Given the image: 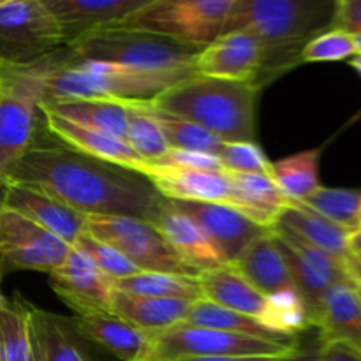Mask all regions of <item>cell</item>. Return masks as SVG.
<instances>
[{
    "mask_svg": "<svg viewBox=\"0 0 361 361\" xmlns=\"http://www.w3.org/2000/svg\"><path fill=\"white\" fill-rule=\"evenodd\" d=\"M2 180L51 194L83 215H113L154 222L162 196L141 173L90 157L56 140L39 122L32 143Z\"/></svg>",
    "mask_w": 361,
    "mask_h": 361,
    "instance_id": "obj_1",
    "label": "cell"
},
{
    "mask_svg": "<svg viewBox=\"0 0 361 361\" xmlns=\"http://www.w3.org/2000/svg\"><path fill=\"white\" fill-rule=\"evenodd\" d=\"M335 0H233L222 34L243 32L259 42L263 51L261 88L281 73L300 66L307 42L331 30Z\"/></svg>",
    "mask_w": 361,
    "mask_h": 361,
    "instance_id": "obj_2",
    "label": "cell"
},
{
    "mask_svg": "<svg viewBox=\"0 0 361 361\" xmlns=\"http://www.w3.org/2000/svg\"><path fill=\"white\" fill-rule=\"evenodd\" d=\"M261 90L254 81L215 80L194 74L148 104L196 123L224 143H254Z\"/></svg>",
    "mask_w": 361,
    "mask_h": 361,
    "instance_id": "obj_3",
    "label": "cell"
},
{
    "mask_svg": "<svg viewBox=\"0 0 361 361\" xmlns=\"http://www.w3.org/2000/svg\"><path fill=\"white\" fill-rule=\"evenodd\" d=\"M203 48L204 46L182 44L147 32L113 27L71 42L60 49V60L63 67L83 62L115 63L147 73L190 78L196 74V59Z\"/></svg>",
    "mask_w": 361,
    "mask_h": 361,
    "instance_id": "obj_4",
    "label": "cell"
},
{
    "mask_svg": "<svg viewBox=\"0 0 361 361\" xmlns=\"http://www.w3.org/2000/svg\"><path fill=\"white\" fill-rule=\"evenodd\" d=\"M62 66L60 49L30 66L0 63V173L23 155L41 122V101L53 71Z\"/></svg>",
    "mask_w": 361,
    "mask_h": 361,
    "instance_id": "obj_5",
    "label": "cell"
},
{
    "mask_svg": "<svg viewBox=\"0 0 361 361\" xmlns=\"http://www.w3.org/2000/svg\"><path fill=\"white\" fill-rule=\"evenodd\" d=\"M182 80H185V76L147 73L115 63L83 62L56 67L48 78L44 99L150 102Z\"/></svg>",
    "mask_w": 361,
    "mask_h": 361,
    "instance_id": "obj_6",
    "label": "cell"
},
{
    "mask_svg": "<svg viewBox=\"0 0 361 361\" xmlns=\"http://www.w3.org/2000/svg\"><path fill=\"white\" fill-rule=\"evenodd\" d=\"M233 0H148L118 27L190 46H208L222 34Z\"/></svg>",
    "mask_w": 361,
    "mask_h": 361,
    "instance_id": "obj_7",
    "label": "cell"
},
{
    "mask_svg": "<svg viewBox=\"0 0 361 361\" xmlns=\"http://www.w3.org/2000/svg\"><path fill=\"white\" fill-rule=\"evenodd\" d=\"M62 48V30L42 0H4L0 6V63L30 66Z\"/></svg>",
    "mask_w": 361,
    "mask_h": 361,
    "instance_id": "obj_8",
    "label": "cell"
},
{
    "mask_svg": "<svg viewBox=\"0 0 361 361\" xmlns=\"http://www.w3.org/2000/svg\"><path fill=\"white\" fill-rule=\"evenodd\" d=\"M85 231L115 247L140 271L200 277L176 256L152 222L133 217L88 215Z\"/></svg>",
    "mask_w": 361,
    "mask_h": 361,
    "instance_id": "obj_9",
    "label": "cell"
},
{
    "mask_svg": "<svg viewBox=\"0 0 361 361\" xmlns=\"http://www.w3.org/2000/svg\"><path fill=\"white\" fill-rule=\"evenodd\" d=\"M152 360L180 356H289L300 348L295 342H275L229 331L178 323L152 335Z\"/></svg>",
    "mask_w": 361,
    "mask_h": 361,
    "instance_id": "obj_10",
    "label": "cell"
},
{
    "mask_svg": "<svg viewBox=\"0 0 361 361\" xmlns=\"http://www.w3.org/2000/svg\"><path fill=\"white\" fill-rule=\"evenodd\" d=\"M73 247L0 203V277L9 271L51 274L62 267Z\"/></svg>",
    "mask_w": 361,
    "mask_h": 361,
    "instance_id": "obj_11",
    "label": "cell"
},
{
    "mask_svg": "<svg viewBox=\"0 0 361 361\" xmlns=\"http://www.w3.org/2000/svg\"><path fill=\"white\" fill-rule=\"evenodd\" d=\"M274 235L288 261L293 282L305 300L314 321V312L328 289L342 282H353L345 270V261L309 245L279 226H274Z\"/></svg>",
    "mask_w": 361,
    "mask_h": 361,
    "instance_id": "obj_12",
    "label": "cell"
},
{
    "mask_svg": "<svg viewBox=\"0 0 361 361\" xmlns=\"http://www.w3.org/2000/svg\"><path fill=\"white\" fill-rule=\"evenodd\" d=\"M49 286L74 316L87 312H111L115 281L102 274L94 261L73 247L62 267L49 274Z\"/></svg>",
    "mask_w": 361,
    "mask_h": 361,
    "instance_id": "obj_13",
    "label": "cell"
},
{
    "mask_svg": "<svg viewBox=\"0 0 361 361\" xmlns=\"http://www.w3.org/2000/svg\"><path fill=\"white\" fill-rule=\"evenodd\" d=\"M0 203L9 210L23 215L25 219L51 235L59 236L67 245L74 247L87 228V215L73 210L51 194L27 185V183L2 180L0 182Z\"/></svg>",
    "mask_w": 361,
    "mask_h": 361,
    "instance_id": "obj_14",
    "label": "cell"
},
{
    "mask_svg": "<svg viewBox=\"0 0 361 361\" xmlns=\"http://www.w3.org/2000/svg\"><path fill=\"white\" fill-rule=\"evenodd\" d=\"M171 203L200 224V228L207 233L208 238L222 254L226 264L235 263L250 243L274 229L259 226L252 219L226 204L187 203V201H171Z\"/></svg>",
    "mask_w": 361,
    "mask_h": 361,
    "instance_id": "obj_15",
    "label": "cell"
},
{
    "mask_svg": "<svg viewBox=\"0 0 361 361\" xmlns=\"http://www.w3.org/2000/svg\"><path fill=\"white\" fill-rule=\"evenodd\" d=\"M140 173L164 200L233 207L231 182L226 169L200 171V169H180L145 162Z\"/></svg>",
    "mask_w": 361,
    "mask_h": 361,
    "instance_id": "obj_16",
    "label": "cell"
},
{
    "mask_svg": "<svg viewBox=\"0 0 361 361\" xmlns=\"http://www.w3.org/2000/svg\"><path fill=\"white\" fill-rule=\"evenodd\" d=\"M59 23L63 48L94 32L118 27L148 0H42Z\"/></svg>",
    "mask_w": 361,
    "mask_h": 361,
    "instance_id": "obj_17",
    "label": "cell"
},
{
    "mask_svg": "<svg viewBox=\"0 0 361 361\" xmlns=\"http://www.w3.org/2000/svg\"><path fill=\"white\" fill-rule=\"evenodd\" d=\"M152 224L164 236L176 256L197 275L226 264L222 254L200 224L173 207L169 200L162 197Z\"/></svg>",
    "mask_w": 361,
    "mask_h": 361,
    "instance_id": "obj_18",
    "label": "cell"
},
{
    "mask_svg": "<svg viewBox=\"0 0 361 361\" xmlns=\"http://www.w3.org/2000/svg\"><path fill=\"white\" fill-rule=\"evenodd\" d=\"M263 51L252 35L235 32L219 35L196 59V74L228 81H256Z\"/></svg>",
    "mask_w": 361,
    "mask_h": 361,
    "instance_id": "obj_19",
    "label": "cell"
},
{
    "mask_svg": "<svg viewBox=\"0 0 361 361\" xmlns=\"http://www.w3.org/2000/svg\"><path fill=\"white\" fill-rule=\"evenodd\" d=\"M78 335L95 342L122 361H150L152 335L127 323L109 310L73 317Z\"/></svg>",
    "mask_w": 361,
    "mask_h": 361,
    "instance_id": "obj_20",
    "label": "cell"
},
{
    "mask_svg": "<svg viewBox=\"0 0 361 361\" xmlns=\"http://www.w3.org/2000/svg\"><path fill=\"white\" fill-rule=\"evenodd\" d=\"M321 344L341 342L361 353V300L356 284L342 282L326 291L314 312Z\"/></svg>",
    "mask_w": 361,
    "mask_h": 361,
    "instance_id": "obj_21",
    "label": "cell"
},
{
    "mask_svg": "<svg viewBox=\"0 0 361 361\" xmlns=\"http://www.w3.org/2000/svg\"><path fill=\"white\" fill-rule=\"evenodd\" d=\"M41 115L42 123H44L49 134H53L56 140L69 145L71 148L81 152V154L101 159V161L109 162V164L133 169V171L137 173L141 171V168L147 162L126 141L118 140V137L88 129V127L78 126V123L69 122V120L62 118V116L55 115V113L42 111L41 109Z\"/></svg>",
    "mask_w": 361,
    "mask_h": 361,
    "instance_id": "obj_22",
    "label": "cell"
},
{
    "mask_svg": "<svg viewBox=\"0 0 361 361\" xmlns=\"http://www.w3.org/2000/svg\"><path fill=\"white\" fill-rule=\"evenodd\" d=\"M197 279L204 300L243 316L254 317L267 326L270 298L261 295L250 282H247L233 264H222L214 270L203 271Z\"/></svg>",
    "mask_w": 361,
    "mask_h": 361,
    "instance_id": "obj_23",
    "label": "cell"
},
{
    "mask_svg": "<svg viewBox=\"0 0 361 361\" xmlns=\"http://www.w3.org/2000/svg\"><path fill=\"white\" fill-rule=\"evenodd\" d=\"M233 267L264 296H274L288 289H296L288 261L279 247L274 229L250 243L245 252L233 263Z\"/></svg>",
    "mask_w": 361,
    "mask_h": 361,
    "instance_id": "obj_24",
    "label": "cell"
},
{
    "mask_svg": "<svg viewBox=\"0 0 361 361\" xmlns=\"http://www.w3.org/2000/svg\"><path fill=\"white\" fill-rule=\"evenodd\" d=\"M275 226L286 229L296 238L303 240L309 245L316 247V249L323 250V252L330 254L337 259H348V238L351 231L328 221L323 215L310 210L300 201H291L289 207H286L281 212Z\"/></svg>",
    "mask_w": 361,
    "mask_h": 361,
    "instance_id": "obj_25",
    "label": "cell"
},
{
    "mask_svg": "<svg viewBox=\"0 0 361 361\" xmlns=\"http://www.w3.org/2000/svg\"><path fill=\"white\" fill-rule=\"evenodd\" d=\"M233 190V207L264 228H274L279 215L291 200L282 194L270 176L228 171Z\"/></svg>",
    "mask_w": 361,
    "mask_h": 361,
    "instance_id": "obj_26",
    "label": "cell"
},
{
    "mask_svg": "<svg viewBox=\"0 0 361 361\" xmlns=\"http://www.w3.org/2000/svg\"><path fill=\"white\" fill-rule=\"evenodd\" d=\"M42 111L113 137L127 140V111L122 102L106 99H42ZM127 143V141H126Z\"/></svg>",
    "mask_w": 361,
    "mask_h": 361,
    "instance_id": "obj_27",
    "label": "cell"
},
{
    "mask_svg": "<svg viewBox=\"0 0 361 361\" xmlns=\"http://www.w3.org/2000/svg\"><path fill=\"white\" fill-rule=\"evenodd\" d=\"M30 321L32 341L41 361H88L78 342L73 319L42 310L25 300Z\"/></svg>",
    "mask_w": 361,
    "mask_h": 361,
    "instance_id": "obj_28",
    "label": "cell"
},
{
    "mask_svg": "<svg viewBox=\"0 0 361 361\" xmlns=\"http://www.w3.org/2000/svg\"><path fill=\"white\" fill-rule=\"evenodd\" d=\"M194 302L175 298H150L116 291L111 300V312L147 334L155 335L182 323Z\"/></svg>",
    "mask_w": 361,
    "mask_h": 361,
    "instance_id": "obj_29",
    "label": "cell"
},
{
    "mask_svg": "<svg viewBox=\"0 0 361 361\" xmlns=\"http://www.w3.org/2000/svg\"><path fill=\"white\" fill-rule=\"evenodd\" d=\"M182 323L190 324V326H197V328H210V330H221V331H229V334L247 335V337L264 338V341H275V342L296 341V338H286L282 337V335L275 334V331H271L270 328L264 326L261 321L254 319V317L243 316V314L235 312V310L219 307L204 298L197 300V302H194L192 305H190V309L187 310Z\"/></svg>",
    "mask_w": 361,
    "mask_h": 361,
    "instance_id": "obj_30",
    "label": "cell"
},
{
    "mask_svg": "<svg viewBox=\"0 0 361 361\" xmlns=\"http://www.w3.org/2000/svg\"><path fill=\"white\" fill-rule=\"evenodd\" d=\"M319 155V148H314L271 162L270 178L288 200L303 201L321 185Z\"/></svg>",
    "mask_w": 361,
    "mask_h": 361,
    "instance_id": "obj_31",
    "label": "cell"
},
{
    "mask_svg": "<svg viewBox=\"0 0 361 361\" xmlns=\"http://www.w3.org/2000/svg\"><path fill=\"white\" fill-rule=\"evenodd\" d=\"M116 291L150 298H175L197 302L203 298L200 279L192 275L157 274V271H140L127 279L115 281Z\"/></svg>",
    "mask_w": 361,
    "mask_h": 361,
    "instance_id": "obj_32",
    "label": "cell"
},
{
    "mask_svg": "<svg viewBox=\"0 0 361 361\" xmlns=\"http://www.w3.org/2000/svg\"><path fill=\"white\" fill-rule=\"evenodd\" d=\"M147 108L150 115L157 120L159 127H161L162 134L166 137V143L169 148L175 150H189V152H201V154L208 155H219L224 150L226 143L219 140L217 136L210 134L208 130L201 129L196 123L189 122L185 118L171 115V113L161 111V109L152 108L147 102Z\"/></svg>",
    "mask_w": 361,
    "mask_h": 361,
    "instance_id": "obj_33",
    "label": "cell"
},
{
    "mask_svg": "<svg viewBox=\"0 0 361 361\" xmlns=\"http://www.w3.org/2000/svg\"><path fill=\"white\" fill-rule=\"evenodd\" d=\"M0 361H32V331L20 295L0 310Z\"/></svg>",
    "mask_w": 361,
    "mask_h": 361,
    "instance_id": "obj_34",
    "label": "cell"
},
{
    "mask_svg": "<svg viewBox=\"0 0 361 361\" xmlns=\"http://www.w3.org/2000/svg\"><path fill=\"white\" fill-rule=\"evenodd\" d=\"M127 111V145L143 161L154 162L169 150L157 120L150 115L147 102H122Z\"/></svg>",
    "mask_w": 361,
    "mask_h": 361,
    "instance_id": "obj_35",
    "label": "cell"
},
{
    "mask_svg": "<svg viewBox=\"0 0 361 361\" xmlns=\"http://www.w3.org/2000/svg\"><path fill=\"white\" fill-rule=\"evenodd\" d=\"M300 203L348 231H355L361 226V190L358 189H330V187L319 185Z\"/></svg>",
    "mask_w": 361,
    "mask_h": 361,
    "instance_id": "obj_36",
    "label": "cell"
},
{
    "mask_svg": "<svg viewBox=\"0 0 361 361\" xmlns=\"http://www.w3.org/2000/svg\"><path fill=\"white\" fill-rule=\"evenodd\" d=\"M74 247L83 250V252L94 261L95 267H97L102 274L108 275L109 279H113V281H120V279H127L130 277V275L140 274V270H137L123 254H120L115 247L94 238V236L88 235L87 231L78 238Z\"/></svg>",
    "mask_w": 361,
    "mask_h": 361,
    "instance_id": "obj_37",
    "label": "cell"
},
{
    "mask_svg": "<svg viewBox=\"0 0 361 361\" xmlns=\"http://www.w3.org/2000/svg\"><path fill=\"white\" fill-rule=\"evenodd\" d=\"M355 55V37L351 34L331 28V30L323 32V34L314 37L310 42H307L305 48L302 49L300 60H302V63L341 62V60L353 59Z\"/></svg>",
    "mask_w": 361,
    "mask_h": 361,
    "instance_id": "obj_38",
    "label": "cell"
},
{
    "mask_svg": "<svg viewBox=\"0 0 361 361\" xmlns=\"http://www.w3.org/2000/svg\"><path fill=\"white\" fill-rule=\"evenodd\" d=\"M219 159L226 171L270 176L271 162L257 143H226Z\"/></svg>",
    "mask_w": 361,
    "mask_h": 361,
    "instance_id": "obj_39",
    "label": "cell"
},
{
    "mask_svg": "<svg viewBox=\"0 0 361 361\" xmlns=\"http://www.w3.org/2000/svg\"><path fill=\"white\" fill-rule=\"evenodd\" d=\"M152 164L180 169H200V171H221V169H224L221 159L215 157V155L201 154V152L175 150V148H169L161 159L154 161Z\"/></svg>",
    "mask_w": 361,
    "mask_h": 361,
    "instance_id": "obj_40",
    "label": "cell"
},
{
    "mask_svg": "<svg viewBox=\"0 0 361 361\" xmlns=\"http://www.w3.org/2000/svg\"><path fill=\"white\" fill-rule=\"evenodd\" d=\"M331 28L361 35V0H335Z\"/></svg>",
    "mask_w": 361,
    "mask_h": 361,
    "instance_id": "obj_41",
    "label": "cell"
},
{
    "mask_svg": "<svg viewBox=\"0 0 361 361\" xmlns=\"http://www.w3.org/2000/svg\"><path fill=\"white\" fill-rule=\"evenodd\" d=\"M317 361H361V353L341 342L321 344V355Z\"/></svg>",
    "mask_w": 361,
    "mask_h": 361,
    "instance_id": "obj_42",
    "label": "cell"
},
{
    "mask_svg": "<svg viewBox=\"0 0 361 361\" xmlns=\"http://www.w3.org/2000/svg\"><path fill=\"white\" fill-rule=\"evenodd\" d=\"M286 356H180L164 361H282Z\"/></svg>",
    "mask_w": 361,
    "mask_h": 361,
    "instance_id": "obj_43",
    "label": "cell"
},
{
    "mask_svg": "<svg viewBox=\"0 0 361 361\" xmlns=\"http://www.w3.org/2000/svg\"><path fill=\"white\" fill-rule=\"evenodd\" d=\"M321 355V344L317 348H309V349H302L298 348L295 353H291L289 356H286L282 361H317Z\"/></svg>",
    "mask_w": 361,
    "mask_h": 361,
    "instance_id": "obj_44",
    "label": "cell"
},
{
    "mask_svg": "<svg viewBox=\"0 0 361 361\" xmlns=\"http://www.w3.org/2000/svg\"><path fill=\"white\" fill-rule=\"evenodd\" d=\"M345 270L355 284H361V254H349L345 259Z\"/></svg>",
    "mask_w": 361,
    "mask_h": 361,
    "instance_id": "obj_45",
    "label": "cell"
},
{
    "mask_svg": "<svg viewBox=\"0 0 361 361\" xmlns=\"http://www.w3.org/2000/svg\"><path fill=\"white\" fill-rule=\"evenodd\" d=\"M348 249H349V254H361V226L360 228H356L355 231L349 233Z\"/></svg>",
    "mask_w": 361,
    "mask_h": 361,
    "instance_id": "obj_46",
    "label": "cell"
},
{
    "mask_svg": "<svg viewBox=\"0 0 361 361\" xmlns=\"http://www.w3.org/2000/svg\"><path fill=\"white\" fill-rule=\"evenodd\" d=\"M349 66H351L361 78V55H355L353 59H349Z\"/></svg>",
    "mask_w": 361,
    "mask_h": 361,
    "instance_id": "obj_47",
    "label": "cell"
},
{
    "mask_svg": "<svg viewBox=\"0 0 361 361\" xmlns=\"http://www.w3.org/2000/svg\"><path fill=\"white\" fill-rule=\"evenodd\" d=\"M355 37V46H356V55H361V35H353Z\"/></svg>",
    "mask_w": 361,
    "mask_h": 361,
    "instance_id": "obj_48",
    "label": "cell"
},
{
    "mask_svg": "<svg viewBox=\"0 0 361 361\" xmlns=\"http://www.w3.org/2000/svg\"><path fill=\"white\" fill-rule=\"evenodd\" d=\"M30 331H32V330H30ZM32 361H41V356H39L37 349H35L34 341H32Z\"/></svg>",
    "mask_w": 361,
    "mask_h": 361,
    "instance_id": "obj_49",
    "label": "cell"
},
{
    "mask_svg": "<svg viewBox=\"0 0 361 361\" xmlns=\"http://www.w3.org/2000/svg\"><path fill=\"white\" fill-rule=\"evenodd\" d=\"M0 282H2V277H0ZM6 303H7V300L4 298V295H2V289H0V310H2L4 307H6Z\"/></svg>",
    "mask_w": 361,
    "mask_h": 361,
    "instance_id": "obj_50",
    "label": "cell"
},
{
    "mask_svg": "<svg viewBox=\"0 0 361 361\" xmlns=\"http://www.w3.org/2000/svg\"><path fill=\"white\" fill-rule=\"evenodd\" d=\"M356 291H358V296H360V300H361V284H356Z\"/></svg>",
    "mask_w": 361,
    "mask_h": 361,
    "instance_id": "obj_51",
    "label": "cell"
},
{
    "mask_svg": "<svg viewBox=\"0 0 361 361\" xmlns=\"http://www.w3.org/2000/svg\"><path fill=\"white\" fill-rule=\"evenodd\" d=\"M360 224H361V207H360Z\"/></svg>",
    "mask_w": 361,
    "mask_h": 361,
    "instance_id": "obj_52",
    "label": "cell"
},
{
    "mask_svg": "<svg viewBox=\"0 0 361 361\" xmlns=\"http://www.w3.org/2000/svg\"><path fill=\"white\" fill-rule=\"evenodd\" d=\"M0 182H2V173H0Z\"/></svg>",
    "mask_w": 361,
    "mask_h": 361,
    "instance_id": "obj_53",
    "label": "cell"
},
{
    "mask_svg": "<svg viewBox=\"0 0 361 361\" xmlns=\"http://www.w3.org/2000/svg\"><path fill=\"white\" fill-rule=\"evenodd\" d=\"M2 4H4V0H0V6H2Z\"/></svg>",
    "mask_w": 361,
    "mask_h": 361,
    "instance_id": "obj_54",
    "label": "cell"
}]
</instances>
